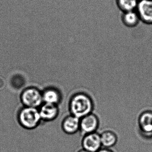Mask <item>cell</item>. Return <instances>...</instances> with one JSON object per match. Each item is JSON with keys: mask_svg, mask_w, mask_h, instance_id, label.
Returning <instances> with one entry per match:
<instances>
[{"mask_svg": "<svg viewBox=\"0 0 152 152\" xmlns=\"http://www.w3.org/2000/svg\"><path fill=\"white\" fill-rule=\"evenodd\" d=\"M99 125V120L98 117L92 113L80 119V130L84 135L96 132Z\"/></svg>", "mask_w": 152, "mask_h": 152, "instance_id": "obj_4", "label": "cell"}, {"mask_svg": "<svg viewBox=\"0 0 152 152\" xmlns=\"http://www.w3.org/2000/svg\"><path fill=\"white\" fill-rule=\"evenodd\" d=\"M140 131L146 136L152 135V112L145 111L140 114L138 120Z\"/></svg>", "mask_w": 152, "mask_h": 152, "instance_id": "obj_8", "label": "cell"}, {"mask_svg": "<svg viewBox=\"0 0 152 152\" xmlns=\"http://www.w3.org/2000/svg\"><path fill=\"white\" fill-rule=\"evenodd\" d=\"M97 152H114L113 150H111L109 148H101Z\"/></svg>", "mask_w": 152, "mask_h": 152, "instance_id": "obj_14", "label": "cell"}, {"mask_svg": "<svg viewBox=\"0 0 152 152\" xmlns=\"http://www.w3.org/2000/svg\"><path fill=\"white\" fill-rule=\"evenodd\" d=\"M18 120L20 125L27 129L37 128L42 121L39 108L25 106L18 112Z\"/></svg>", "mask_w": 152, "mask_h": 152, "instance_id": "obj_2", "label": "cell"}, {"mask_svg": "<svg viewBox=\"0 0 152 152\" xmlns=\"http://www.w3.org/2000/svg\"><path fill=\"white\" fill-rule=\"evenodd\" d=\"M42 121H50L58 116L59 109L57 105L43 103L39 108Z\"/></svg>", "mask_w": 152, "mask_h": 152, "instance_id": "obj_7", "label": "cell"}, {"mask_svg": "<svg viewBox=\"0 0 152 152\" xmlns=\"http://www.w3.org/2000/svg\"><path fill=\"white\" fill-rule=\"evenodd\" d=\"M138 3V0H117L119 7L125 12L133 11L137 7Z\"/></svg>", "mask_w": 152, "mask_h": 152, "instance_id": "obj_13", "label": "cell"}, {"mask_svg": "<svg viewBox=\"0 0 152 152\" xmlns=\"http://www.w3.org/2000/svg\"><path fill=\"white\" fill-rule=\"evenodd\" d=\"M139 18L137 13L134 11H130L124 13L123 19L126 25L129 26H133L138 23Z\"/></svg>", "mask_w": 152, "mask_h": 152, "instance_id": "obj_12", "label": "cell"}, {"mask_svg": "<svg viewBox=\"0 0 152 152\" xmlns=\"http://www.w3.org/2000/svg\"><path fill=\"white\" fill-rule=\"evenodd\" d=\"M69 107L71 114L81 119L92 113L94 105L92 99L88 95L79 92L71 97Z\"/></svg>", "mask_w": 152, "mask_h": 152, "instance_id": "obj_1", "label": "cell"}, {"mask_svg": "<svg viewBox=\"0 0 152 152\" xmlns=\"http://www.w3.org/2000/svg\"><path fill=\"white\" fill-rule=\"evenodd\" d=\"M78 152H89L88 151H86V150H84L83 149H81V150H79Z\"/></svg>", "mask_w": 152, "mask_h": 152, "instance_id": "obj_15", "label": "cell"}, {"mask_svg": "<svg viewBox=\"0 0 152 152\" xmlns=\"http://www.w3.org/2000/svg\"><path fill=\"white\" fill-rule=\"evenodd\" d=\"M101 144L104 148H109L114 146L117 141V137L115 132L112 131L103 132L100 134Z\"/></svg>", "mask_w": 152, "mask_h": 152, "instance_id": "obj_11", "label": "cell"}, {"mask_svg": "<svg viewBox=\"0 0 152 152\" xmlns=\"http://www.w3.org/2000/svg\"><path fill=\"white\" fill-rule=\"evenodd\" d=\"M62 128L67 134H75L80 130V118L72 114L66 116L62 122Z\"/></svg>", "mask_w": 152, "mask_h": 152, "instance_id": "obj_9", "label": "cell"}, {"mask_svg": "<svg viewBox=\"0 0 152 152\" xmlns=\"http://www.w3.org/2000/svg\"><path fill=\"white\" fill-rule=\"evenodd\" d=\"M21 101L25 107L38 108L43 104L42 92L38 88L30 87L21 93Z\"/></svg>", "mask_w": 152, "mask_h": 152, "instance_id": "obj_3", "label": "cell"}, {"mask_svg": "<svg viewBox=\"0 0 152 152\" xmlns=\"http://www.w3.org/2000/svg\"><path fill=\"white\" fill-rule=\"evenodd\" d=\"M137 8L140 18L145 23L152 24V0H141Z\"/></svg>", "mask_w": 152, "mask_h": 152, "instance_id": "obj_6", "label": "cell"}, {"mask_svg": "<svg viewBox=\"0 0 152 152\" xmlns=\"http://www.w3.org/2000/svg\"><path fill=\"white\" fill-rule=\"evenodd\" d=\"M42 92L43 103L58 105L62 100L60 91L54 87L47 88Z\"/></svg>", "mask_w": 152, "mask_h": 152, "instance_id": "obj_10", "label": "cell"}, {"mask_svg": "<svg viewBox=\"0 0 152 152\" xmlns=\"http://www.w3.org/2000/svg\"><path fill=\"white\" fill-rule=\"evenodd\" d=\"M140 1H141V0H140Z\"/></svg>", "mask_w": 152, "mask_h": 152, "instance_id": "obj_16", "label": "cell"}, {"mask_svg": "<svg viewBox=\"0 0 152 152\" xmlns=\"http://www.w3.org/2000/svg\"><path fill=\"white\" fill-rule=\"evenodd\" d=\"M82 145L83 149L88 152H97L102 146L100 134L95 132L84 135Z\"/></svg>", "mask_w": 152, "mask_h": 152, "instance_id": "obj_5", "label": "cell"}]
</instances>
